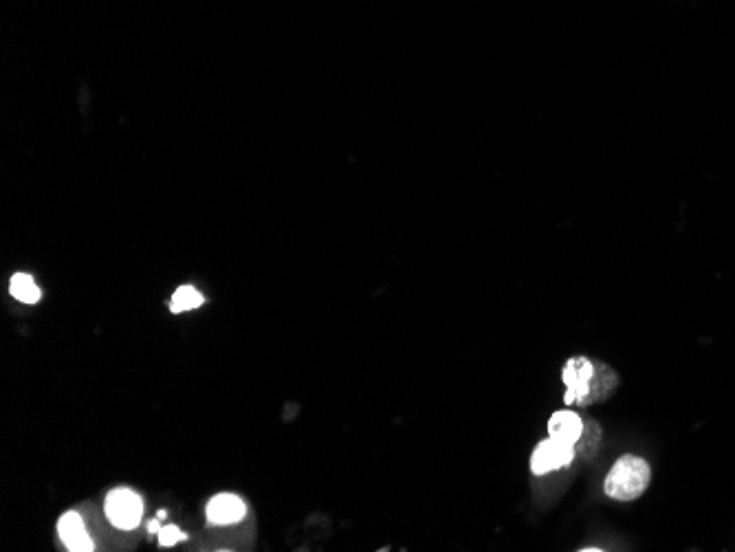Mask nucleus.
<instances>
[{"mask_svg": "<svg viewBox=\"0 0 735 552\" xmlns=\"http://www.w3.org/2000/svg\"><path fill=\"white\" fill-rule=\"evenodd\" d=\"M141 513H144V504L141 498L130 489H117L106 498V515L117 528L130 531L137 528L141 522Z\"/></svg>", "mask_w": 735, "mask_h": 552, "instance_id": "3", "label": "nucleus"}, {"mask_svg": "<svg viewBox=\"0 0 735 552\" xmlns=\"http://www.w3.org/2000/svg\"><path fill=\"white\" fill-rule=\"evenodd\" d=\"M9 291L16 297V300L25 302V304H36L40 300V289L36 286L34 278L27 273H18L9 282Z\"/></svg>", "mask_w": 735, "mask_h": 552, "instance_id": "9", "label": "nucleus"}, {"mask_svg": "<svg viewBox=\"0 0 735 552\" xmlns=\"http://www.w3.org/2000/svg\"><path fill=\"white\" fill-rule=\"evenodd\" d=\"M592 374H595V361H590L584 355H575L566 361L562 370V381L566 385L564 403L566 405H579L588 394Z\"/></svg>", "mask_w": 735, "mask_h": 552, "instance_id": "4", "label": "nucleus"}, {"mask_svg": "<svg viewBox=\"0 0 735 552\" xmlns=\"http://www.w3.org/2000/svg\"><path fill=\"white\" fill-rule=\"evenodd\" d=\"M575 456H577L575 443H566V440L551 436L535 447L531 456V471L535 476H546V473L568 467L570 462L575 460Z\"/></svg>", "mask_w": 735, "mask_h": 552, "instance_id": "2", "label": "nucleus"}, {"mask_svg": "<svg viewBox=\"0 0 735 552\" xmlns=\"http://www.w3.org/2000/svg\"><path fill=\"white\" fill-rule=\"evenodd\" d=\"M617 388H619L617 372H614L610 366H606V363L595 361V374H592L588 394L584 396V401L579 403V407H588L592 403L606 401L614 392H617Z\"/></svg>", "mask_w": 735, "mask_h": 552, "instance_id": "6", "label": "nucleus"}, {"mask_svg": "<svg viewBox=\"0 0 735 552\" xmlns=\"http://www.w3.org/2000/svg\"><path fill=\"white\" fill-rule=\"evenodd\" d=\"M584 418H581L577 412L570 410H559L551 416L548 421V434L559 440H566V443H579L581 436H584Z\"/></svg>", "mask_w": 735, "mask_h": 552, "instance_id": "8", "label": "nucleus"}, {"mask_svg": "<svg viewBox=\"0 0 735 552\" xmlns=\"http://www.w3.org/2000/svg\"><path fill=\"white\" fill-rule=\"evenodd\" d=\"M148 531H150L152 535H159V531H161V524H159V522H150V526H148Z\"/></svg>", "mask_w": 735, "mask_h": 552, "instance_id": "12", "label": "nucleus"}, {"mask_svg": "<svg viewBox=\"0 0 735 552\" xmlns=\"http://www.w3.org/2000/svg\"><path fill=\"white\" fill-rule=\"evenodd\" d=\"M185 539V533L179 531L177 526H166L159 531V544L161 546H174Z\"/></svg>", "mask_w": 735, "mask_h": 552, "instance_id": "11", "label": "nucleus"}, {"mask_svg": "<svg viewBox=\"0 0 735 552\" xmlns=\"http://www.w3.org/2000/svg\"><path fill=\"white\" fill-rule=\"evenodd\" d=\"M650 480L652 469L647 465V460L639 456H621L608 471L603 489H606V495L610 500L632 502L636 498H641L647 491Z\"/></svg>", "mask_w": 735, "mask_h": 552, "instance_id": "1", "label": "nucleus"}, {"mask_svg": "<svg viewBox=\"0 0 735 552\" xmlns=\"http://www.w3.org/2000/svg\"><path fill=\"white\" fill-rule=\"evenodd\" d=\"M60 539L73 552H89L93 550V542L86 535V528L82 517L78 513H64L58 522Z\"/></svg>", "mask_w": 735, "mask_h": 552, "instance_id": "7", "label": "nucleus"}, {"mask_svg": "<svg viewBox=\"0 0 735 552\" xmlns=\"http://www.w3.org/2000/svg\"><path fill=\"white\" fill-rule=\"evenodd\" d=\"M203 295L192 289V286H181V289L172 295L170 302V311L172 313H183V311H192V308H199L203 304Z\"/></svg>", "mask_w": 735, "mask_h": 552, "instance_id": "10", "label": "nucleus"}, {"mask_svg": "<svg viewBox=\"0 0 735 552\" xmlns=\"http://www.w3.org/2000/svg\"><path fill=\"white\" fill-rule=\"evenodd\" d=\"M245 513H247L245 502L232 493L216 495V498H212V502L207 504V520L218 526L236 524L243 520Z\"/></svg>", "mask_w": 735, "mask_h": 552, "instance_id": "5", "label": "nucleus"}]
</instances>
